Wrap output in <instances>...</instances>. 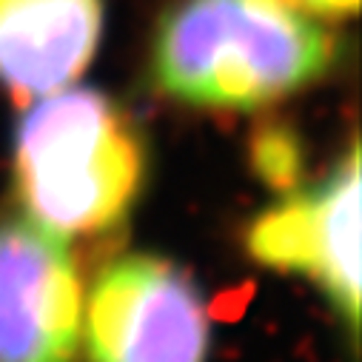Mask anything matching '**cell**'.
Masks as SVG:
<instances>
[{"mask_svg":"<svg viewBox=\"0 0 362 362\" xmlns=\"http://www.w3.org/2000/svg\"><path fill=\"white\" fill-rule=\"evenodd\" d=\"M83 297L69 237L26 211L0 217V362H77Z\"/></svg>","mask_w":362,"mask_h":362,"instance_id":"5","label":"cell"},{"mask_svg":"<svg viewBox=\"0 0 362 362\" xmlns=\"http://www.w3.org/2000/svg\"><path fill=\"white\" fill-rule=\"evenodd\" d=\"M248 254L322 288L351 339L359 328V148L317 186L288 194L248 228Z\"/></svg>","mask_w":362,"mask_h":362,"instance_id":"4","label":"cell"},{"mask_svg":"<svg viewBox=\"0 0 362 362\" xmlns=\"http://www.w3.org/2000/svg\"><path fill=\"white\" fill-rule=\"evenodd\" d=\"M103 35V0H0V83L21 100L71 86Z\"/></svg>","mask_w":362,"mask_h":362,"instance_id":"6","label":"cell"},{"mask_svg":"<svg viewBox=\"0 0 362 362\" xmlns=\"http://www.w3.org/2000/svg\"><path fill=\"white\" fill-rule=\"evenodd\" d=\"M143 146L126 115L95 88L37 98L18 129L23 211L63 237L112 228L143 183Z\"/></svg>","mask_w":362,"mask_h":362,"instance_id":"2","label":"cell"},{"mask_svg":"<svg viewBox=\"0 0 362 362\" xmlns=\"http://www.w3.org/2000/svg\"><path fill=\"white\" fill-rule=\"evenodd\" d=\"M211 317L197 283L157 254L106 262L83 297L86 362H209Z\"/></svg>","mask_w":362,"mask_h":362,"instance_id":"3","label":"cell"},{"mask_svg":"<svg viewBox=\"0 0 362 362\" xmlns=\"http://www.w3.org/2000/svg\"><path fill=\"white\" fill-rule=\"evenodd\" d=\"M308 15H354L359 9V0H291Z\"/></svg>","mask_w":362,"mask_h":362,"instance_id":"7","label":"cell"},{"mask_svg":"<svg viewBox=\"0 0 362 362\" xmlns=\"http://www.w3.org/2000/svg\"><path fill=\"white\" fill-rule=\"evenodd\" d=\"M331 63V35L291 0H180L154 40L157 86L192 106L254 109Z\"/></svg>","mask_w":362,"mask_h":362,"instance_id":"1","label":"cell"}]
</instances>
